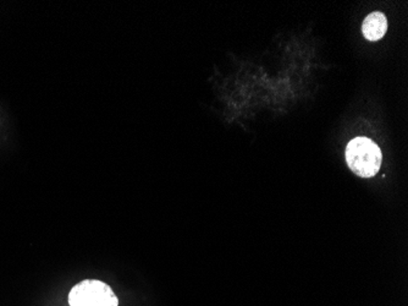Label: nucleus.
Returning <instances> with one entry per match:
<instances>
[{
  "mask_svg": "<svg viewBox=\"0 0 408 306\" xmlns=\"http://www.w3.org/2000/svg\"><path fill=\"white\" fill-rule=\"evenodd\" d=\"M386 30H388V20L382 13L369 14L363 21V36L366 37L368 41H379L386 33Z\"/></svg>",
  "mask_w": 408,
  "mask_h": 306,
  "instance_id": "obj_3",
  "label": "nucleus"
},
{
  "mask_svg": "<svg viewBox=\"0 0 408 306\" xmlns=\"http://www.w3.org/2000/svg\"><path fill=\"white\" fill-rule=\"evenodd\" d=\"M346 162L353 173L362 178H372L378 173L383 154L378 145L367 138H356L346 148Z\"/></svg>",
  "mask_w": 408,
  "mask_h": 306,
  "instance_id": "obj_1",
  "label": "nucleus"
},
{
  "mask_svg": "<svg viewBox=\"0 0 408 306\" xmlns=\"http://www.w3.org/2000/svg\"><path fill=\"white\" fill-rule=\"evenodd\" d=\"M70 306H119V299L111 287L98 280H85L69 293Z\"/></svg>",
  "mask_w": 408,
  "mask_h": 306,
  "instance_id": "obj_2",
  "label": "nucleus"
}]
</instances>
